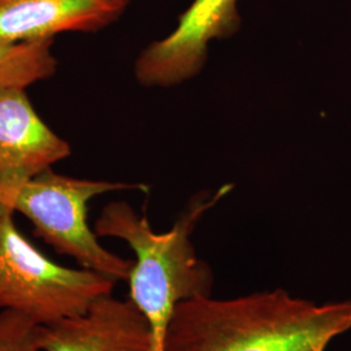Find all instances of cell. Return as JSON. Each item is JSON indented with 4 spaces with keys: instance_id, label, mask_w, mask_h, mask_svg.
I'll list each match as a JSON object with an SVG mask.
<instances>
[{
    "instance_id": "1",
    "label": "cell",
    "mask_w": 351,
    "mask_h": 351,
    "mask_svg": "<svg viewBox=\"0 0 351 351\" xmlns=\"http://www.w3.org/2000/svg\"><path fill=\"white\" fill-rule=\"evenodd\" d=\"M351 330V297L323 303L282 288L176 307L162 351H328Z\"/></svg>"
},
{
    "instance_id": "2",
    "label": "cell",
    "mask_w": 351,
    "mask_h": 351,
    "mask_svg": "<svg viewBox=\"0 0 351 351\" xmlns=\"http://www.w3.org/2000/svg\"><path fill=\"white\" fill-rule=\"evenodd\" d=\"M232 189V184H226L213 193L195 194L173 226L163 233L154 232L147 215H138L124 201L104 206L95 221L98 237L123 239L136 255L128 278L129 298L149 322L152 351L163 349L167 328L178 304L213 295V268L197 255L191 237L206 213Z\"/></svg>"
},
{
    "instance_id": "3",
    "label": "cell",
    "mask_w": 351,
    "mask_h": 351,
    "mask_svg": "<svg viewBox=\"0 0 351 351\" xmlns=\"http://www.w3.org/2000/svg\"><path fill=\"white\" fill-rule=\"evenodd\" d=\"M121 190H141L143 184L94 181L47 169L12 188L0 189V203L24 215L34 234L56 252L73 258L81 268L117 281H128L133 261L106 250L88 223V203L95 197Z\"/></svg>"
},
{
    "instance_id": "4",
    "label": "cell",
    "mask_w": 351,
    "mask_h": 351,
    "mask_svg": "<svg viewBox=\"0 0 351 351\" xmlns=\"http://www.w3.org/2000/svg\"><path fill=\"white\" fill-rule=\"evenodd\" d=\"M12 208L0 203V308L29 316L39 326L84 314L116 281L85 268L55 263L16 228Z\"/></svg>"
},
{
    "instance_id": "5",
    "label": "cell",
    "mask_w": 351,
    "mask_h": 351,
    "mask_svg": "<svg viewBox=\"0 0 351 351\" xmlns=\"http://www.w3.org/2000/svg\"><path fill=\"white\" fill-rule=\"evenodd\" d=\"M239 0H194L175 30L141 51L134 75L145 88H172L199 75L213 40L241 29Z\"/></svg>"
},
{
    "instance_id": "6",
    "label": "cell",
    "mask_w": 351,
    "mask_h": 351,
    "mask_svg": "<svg viewBox=\"0 0 351 351\" xmlns=\"http://www.w3.org/2000/svg\"><path fill=\"white\" fill-rule=\"evenodd\" d=\"M43 351H152L146 317L130 298L99 297L84 314L38 326Z\"/></svg>"
},
{
    "instance_id": "7",
    "label": "cell",
    "mask_w": 351,
    "mask_h": 351,
    "mask_svg": "<svg viewBox=\"0 0 351 351\" xmlns=\"http://www.w3.org/2000/svg\"><path fill=\"white\" fill-rule=\"evenodd\" d=\"M71 154L69 143L39 117L25 88H0V189L24 184Z\"/></svg>"
},
{
    "instance_id": "8",
    "label": "cell",
    "mask_w": 351,
    "mask_h": 351,
    "mask_svg": "<svg viewBox=\"0 0 351 351\" xmlns=\"http://www.w3.org/2000/svg\"><path fill=\"white\" fill-rule=\"evenodd\" d=\"M130 0H0V45L97 33L125 13Z\"/></svg>"
},
{
    "instance_id": "9",
    "label": "cell",
    "mask_w": 351,
    "mask_h": 351,
    "mask_svg": "<svg viewBox=\"0 0 351 351\" xmlns=\"http://www.w3.org/2000/svg\"><path fill=\"white\" fill-rule=\"evenodd\" d=\"M53 39L0 45V88H27L56 73Z\"/></svg>"
},
{
    "instance_id": "10",
    "label": "cell",
    "mask_w": 351,
    "mask_h": 351,
    "mask_svg": "<svg viewBox=\"0 0 351 351\" xmlns=\"http://www.w3.org/2000/svg\"><path fill=\"white\" fill-rule=\"evenodd\" d=\"M38 326L29 316L4 308L0 313V351H43L38 343Z\"/></svg>"
}]
</instances>
